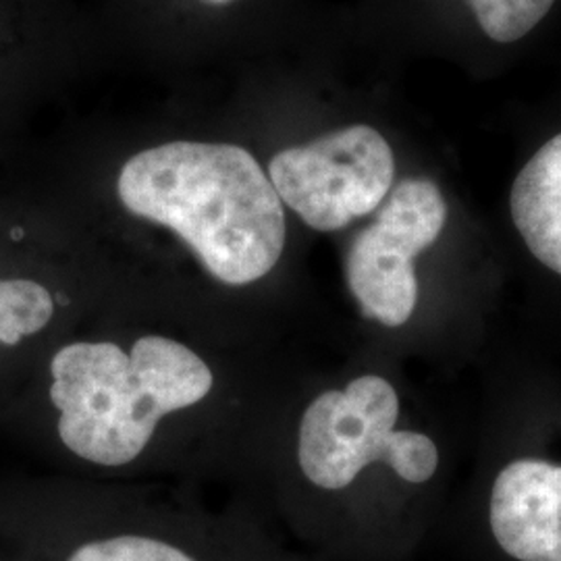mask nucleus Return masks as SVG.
Here are the masks:
<instances>
[{
	"instance_id": "obj_8",
	"label": "nucleus",
	"mask_w": 561,
	"mask_h": 561,
	"mask_svg": "<svg viewBox=\"0 0 561 561\" xmlns=\"http://www.w3.org/2000/svg\"><path fill=\"white\" fill-rule=\"evenodd\" d=\"M196 533L161 524L90 526L60 561H222Z\"/></svg>"
},
{
	"instance_id": "obj_11",
	"label": "nucleus",
	"mask_w": 561,
	"mask_h": 561,
	"mask_svg": "<svg viewBox=\"0 0 561 561\" xmlns=\"http://www.w3.org/2000/svg\"><path fill=\"white\" fill-rule=\"evenodd\" d=\"M210 2H231V0H210Z\"/></svg>"
},
{
	"instance_id": "obj_5",
	"label": "nucleus",
	"mask_w": 561,
	"mask_h": 561,
	"mask_svg": "<svg viewBox=\"0 0 561 561\" xmlns=\"http://www.w3.org/2000/svg\"><path fill=\"white\" fill-rule=\"evenodd\" d=\"M447 204L435 181L398 183L377 219L354 238L345 259L347 287L368 321L398 329L419 304L416 256L439 240Z\"/></svg>"
},
{
	"instance_id": "obj_10",
	"label": "nucleus",
	"mask_w": 561,
	"mask_h": 561,
	"mask_svg": "<svg viewBox=\"0 0 561 561\" xmlns=\"http://www.w3.org/2000/svg\"><path fill=\"white\" fill-rule=\"evenodd\" d=\"M482 32L491 41L510 44L533 32L556 0H468Z\"/></svg>"
},
{
	"instance_id": "obj_7",
	"label": "nucleus",
	"mask_w": 561,
	"mask_h": 561,
	"mask_svg": "<svg viewBox=\"0 0 561 561\" xmlns=\"http://www.w3.org/2000/svg\"><path fill=\"white\" fill-rule=\"evenodd\" d=\"M510 210L533 256L561 275V134L522 167Z\"/></svg>"
},
{
	"instance_id": "obj_1",
	"label": "nucleus",
	"mask_w": 561,
	"mask_h": 561,
	"mask_svg": "<svg viewBox=\"0 0 561 561\" xmlns=\"http://www.w3.org/2000/svg\"><path fill=\"white\" fill-rule=\"evenodd\" d=\"M119 201L134 217L171 229L213 279H264L280 261L287 222L279 194L241 146L169 141L121 169Z\"/></svg>"
},
{
	"instance_id": "obj_3",
	"label": "nucleus",
	"mask_w": 561,
	"mask_h": 561,
	"mask_svg": "<svg viewBox=\"0 0 561 561\" xmlns=\"http://www.w3.org/2000/svg\"><path fill=\"white\" fill-rule=\"evenodd\" d=\"M398 391L379 375L324 391L301 416L298 463L304 479L321 491H343L368 463L382 461L401 481H431L439 466L437 445L416 431H398Z\"/></svg>"
},
{
	"instance_id": "obj_6",
	"label": "nucleus",
	"mask_w": 561,
	"mask_h": 561,
	"mask_svg": "<svg viewBox=\"0 0 561 561\" xmlns=\"http://www.w3.org/2000/svg\"><path fill=\"white\" fill-rule=\"evenodd\" d=\"M489 533L512 561H561V466L507 463L491 489Z\"/></svg>"
},
{
	"instance_id": "obj_2",
	"label": "nucleus",
	"mask_w": 561,
	"mask_h": 561,
	"mask_svg": "<svg viewBox=\"0 0 561 561\" xmlns=\"http://www.w3.org/2000/svg\"><path fill=\"white\" fill-rule=\"evenodd\" d=\"M50 377L60 442L102 468L138 460L169 414L198 405L215 387L208 362L167 335H144L131 347L67 343L50 360Z\"/></svg>"
},
{
	"instance_id": "obj_4",
	"label": "nucleus",
	"mask_w": 561,
	"mask_h": 561,
	"mask_svg": "<svg viewBox=\"0 0 561 561\" xmlns=\"http://www.w3.org/2000/svg\"><path fill=\"white\" fill-rule=\"evenodd\" d=\"M266 175L301 221L329 233L381 206L393 190L396 159L375 127L350 125L275 154Z\"/></svg>"
},
{
	"instance_id": "obj_9",
	"label": "nucleus",
	"mask_w": 561,
	"mask_h": 561,
	"mask_svg": "<svg viewBox=\"0 0 561 561\" xmlns=\"http://www.w3.org/2000/svg\"><path fill=\"white\" fill-rule=\"evenodd\" d=\"M55 314L53 294L36 280H0V343L15 345L36 335Z\"/></svg>"
}]
</instances>
